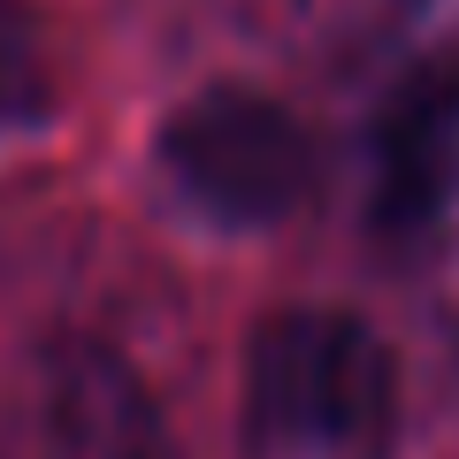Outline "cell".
Returning a JSON list of instances; mask_svg holds the SVG:
<instances>
[{"label": "cell", "instance_id": "6da1fadb", "mask_svg": "<svg viewBox=\"0 0 459 459\" xmlns=\"http://www.w3.org/2000/svg\"><path fill=\"white\" fill-rule=\"evenodd\" d=\"M391 406V360L368 322L291 307L261 322L246 352V452L253 459H337Z\"/></svg>", "mask_w": 459, "mask_h": 459}, {"label": "cell", "instance_id": "7a4b0ae2", "mask_svg": "<svg viewBox=\"0 0 459 459\" xmlns=\"http://www.w3.org/2000/svg\"><path fill=\"white\" fill-rule=\"evenodd\" d=\"M169 192L214 230H268L307 199L314 184V138L283 100L214 84L184 100L153 138Z\"/></svg>", "mask_w": 459, "mask_h": 459}, {"label": "cell", "instance_id": "3957f363", "mask_svg": "<svg viewBox=\"0 0 459 459\" xmlns=\"http://www.w3.org/2000/svg\"><path fill=\"white\" fill-rule=\"evenodd\" d=\"M459 192V47H437L391 84L376 115V222L421 238Z\"/></svg>", "mask_w": 459, "mask_h": 459}]
</instances>
